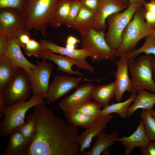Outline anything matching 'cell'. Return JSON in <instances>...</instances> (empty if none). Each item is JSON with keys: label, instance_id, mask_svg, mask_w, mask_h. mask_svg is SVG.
<instances>
[{"label": "cell", "instance_id": "46", "mask_svg": "<svg viewBox=\"0 0 155 155\" xmlns=\"http://www.w3.org/2000/svg\"><path fill=\"white\" fill-rule=\"evenodd\" d=\"M152 115L155 118V111L152 109L150 111Z\"/></svg>", "mask_w": 155, "mask_h": 155}, {"label": "cell", "instance_id": "36", "mask_svg": "<svg viewBox=\"0 0 155 155\" xmlns=\"http://www.w3.org/2000/svg\"><path fill=\"white\" fill-rule=\"evenodd\" d=\"M81 6L96 14L99 9L100 0H78Z\"/></svg>", "mask_w": 155, "mask_h": 155}, {"label": "cell", "instance_id": "17", "mask_svg": "<svg viewBox=\"0 0 155 155\" xmlns=\"http://www.w3.org/2000/svg\"><path fill=\"white\" fill-rule=\"evenodd\" d=\"M20 48L16 37L9 38L7 50L4 55L8 57L16 67L24 70L30 78L32 76L33 71L36 68V65L33 64L25 57Z\"/></svg>", "mask_w": 155, "mask_h": 155}, {"label": "cell", "instance_id": "32", "mask_svg": "<svg viewBox=\"0 0 155 155\" xmlns=\"http://www.w3.org/2000/svg\"><path fill=\"white\" fill-rule=\"evenodd\" d=\"M145 133L151 141H155V118L150 111L142 109L140 114Z\"/></svg>", "mask_w": 155, "mask_h": 155}, {"label": "cell", "instance_id": "43", "mask_svg": "<svg viewBox=\"0 0 155 155\" xmlns=\"http://www.w3.org/2000/svg\"><path fill=\"white\" fill-rule=\"evenodd\" d=\"M129 5L135 3H139L144 6L146 2L145 0H127Z\"/></svg>", "mask_w": 155, "mask_h": 155}, {"label": "cell", "instance_id": "23", "mask_svg": "<svg viewBox=\"0 0 155 155\" xmlns=\"http://www.w3.org/2000/svg\"><path fill=\"white\" fill-rule=\"evenodd\" d=\"M133 104L128 108L127 116L133 114L140 108L149 111L153 109L155 104V93L146 91L144 89L139 90Z\"/></svg>", "mask_w": 155, "mask_h": 155}, {"label": "cell", "instance_id": "49", "mask_svg": "<svg viewBox=\"0 0 155 155\" xmlns=\"http://www.w3.org/2000/svg\"><path fill=\"white\" fill-rule=\"evenodd\" d=\"M152 0L154 1L155 2V0Z\"/></svg>", "mask_w": 155, "mask_h": 155}, {"label": "cell", "instance_id": "22", "mask_svg": "<svg viewBox=\"0 0 155 155\" xmlns=\"http://www.w3.org/2000/svg\"><path fill=\"white\" fill-rule=\"evenodd\" d=\"M116 82L95 86L91 94V98L98 102L101 107L109 105L111 100L115 97Z\"/></svg>", "mask_w": 155, "mask_h": 155}, {"label": "cell", "instance_id": "35", "mask_svg": "<svg viewBox=\"0 0 155 155\" xmlns=\"http://www.w3.org/2000/svg\"><path fill=\"white\" fill-rule=\"evenodd\" d=\"M22 47L25 53L29 57L34 56L37 57L38 53L43 49L40 42L33 39H31L29 41Z\"/></svg>", "mask_w": 155, "mask_h": 155}, {"label": "cell", "instance_id": "28", "mask_svg": "<svg viewBox=\"0 0 155 155\" xmlns=\"http://www.w3.org/2000/svg\"><path fill=\"white\" fill-rule=\"evenodd\" d=\"M64 113L68 121L77 126L86 129L97 120L93 117L78 112L69 111Z\"/></svg>", "mask_w": 155, "mask_h": 155}, {"label": "cell", "instance_id": "15", "mask_svg": "<svg viewBox=\"0 0 155 155\" xmlns=\"http://www.w3.org/2000/svg\"><path fill=\"white\" fill-rule=\"evenodd\" d=\"M117 70L115 75L116 78L115 99L120 101L124 92H130L131 87V80L129 78L128 72V59L124 57H121L116 61Z\"/></svg>", "mask_w": 155, "mask_h": 155}, {"label": "cell", "instance_id": "5", "mask_svg": "<svg viewBox=\"0 0 155 155\" xmlns=\"http://www.w3.org/2000/svg\"><path fill=\"white\" fill-rule=\"evenodd\" d=\"M31 90L30 75L19 68L15 77L0 91V109L26 101L30 97Z\"/></svg>", "mask_w": 155, "mask_h": 155}, {"label": "cell", "instance_id": "14", "mask_svg": "<svg viewBox=\"0 0 155 155\" xmlns=\"http://www.w3.org/2000/svg\"><path fill=\"white\" fill-rule=\"evenodd\" d=\"M94 86L92 84L86 83L77 87L73 93L66 96L59 102V107L65 113L90 100Z\"/></svg>", "mask_w": 155, "mask_h": 155}, {"label": "cell", "instance_id": "42", "mask_svg": "<svg viewBox=\"0 0 155 155\" xmlns=\"http://www.w3.org/2000/svg\"><path fill=\"white\" fill-rule=\"evenodd\" d=\"M144 6L146 10L155 14V2L151 0L148 2H146Z\"/></svg>", "mask_w": 155, "mask_h": 155}, {"label": "cell", "instance_id": "48", "mask_svg": "<svg viewBox=\"0 0 155 155\" xmlns=\"http://www.w3.org/2000/svg\"><path fill=\"white\" fill-rule=\"evenodd\" d=\"M70 0L71 1H73V0Z\"/></svg>", "mask_w": 155, "mask_h": 155}, {"label": "cell", "instance_id": "9", "mask_svg": "<svg viewBox=\"0 0 155 155\" xmlns=\"http://www.w3.org/2000/svg\"><path fill=\"white\" fill-rule=\"evenodd\" d=\"M37 57L53 62L58 66L57 69L63 72L80 75L84 79V81H94L85 78L78 70H74L72 69V67L75 65L79 69H84L92 72L94 70V67L86 60L80 61L66 56L57 55L44 47L38 53Z\"/></svg>", "mask_w": 155, "mask_h": 155}, {"label": "cell", "instance_id": "37", "mask_svg": "<svg viewBox=\"0 0 155 155\" xmlns=\"http://www.w3.org/2000/svg\"><path fill=\"white\" fill-rule=\"evenodd\" d=\"M29 31L25 28L16 37L17 41L21 47L26 44L31 39Z\"/></svg>", "mask_w": 155, "mask_h": 155}, {"label": "cell", "instance_id": "41", "mask_svg": "<svg viewBox=\"0 0 155 155\" xmlns=\"http://www.w3.org/2000/svg\"><path fill=\"white\" fill-rule=\"evenodd\" d=\"M80 40L73 36L70 35L67 38L66 41V44L70 45L76 46L80 42Z\"/></svg>", "mask_w": 155, "mask_h": 155}, {"label": "cell", "instance_id": "16", "mask_svg": "<svg viewBox=\"0 0 155 155\" xmlns=\"http://www.w3.org/2000/svg\"><path fill=\"white\" fill-rule=\"evenodd\" d=\"M114 117L111 114L100 117L79 135L78 140L80 155H82L86 148H89L93 138L97 136L101 130L106 129L107 123Z\"/></svg>", "mask_w": 155, "mask_h": 155}, {"label": "cell", "instance_id": "40", "mask_svg": "<svg viewBox=\"0 0 155 155\" xmlns=\"http://www.w3.org/2000/svg\"><path fill=\"white\" fill-rule=\"evenodd\" d=\"M144 18L146 24L148 27L155 28V14L145 9Z\"/></svg>", "mask_w": 155, "mask_h": 155}, {"label": "cell", "instance_id": "20", "mask_svg": "<svg viewBox=\"0 0 155 155\" xmlns=\"http://www.w3.org/2000/svg\"><path fill=\"white\" fill-rule=\"evenodd\" d=\"M97 138L91 149L87 151H84L83 155H108L109 148L117 141L119 138V133L113 132L111 134H106L102 129L97 136Z\"/></svg>", "mask_w": 155, "mask_h": 155}, {"label": "cell", "instance_id": "18", "mask_svg": "<svg viewBox=\"0 0 155 155\" xmlns=\"http://www.w3.org/2000/svg\"><path fill=\"white\" fill-rule=\"evenodd\" d=\"M117 141L120 142L124 147L125 155H130L135 148L143 147L150 141L145 133L142 119L132 134L128 136H123L119 137Z\"/></svg>", "mask_w": 155, "mask_h": 155}, {"label": "cell", "instance_id": "21", "mask_svg": "<svg viewBox=\"0 0 155 155\" xmlns=\"http://www.w3.org/2000/svg\"><path fill=\"white\" fill-rule=\"evenodd\" d=\"M40 42L43 47L50 52L69 57L80 61H84L90 55L85 49H71L58 45L53 42L45 39H40Z\"/></svg>", "mask_w": 155, "mask_h": 155}, {"label": "cell", "instance_id": "34", "mask_svg": "<svg viewBox=\"0 0 155 155\" xmlns=\"http://www.w3.org/2000/svg\"><path fill=\"white\" fill-rule=\"evenodd\" d=\"M81 7L78 0L71 1L68 15L65 25L68 28H71L77 18Z\"/></svg>", "mask_w": 155, "mask_h": 155}, {"label": "cell", "instance_id": "39", "mask_svg": "<svg viewBox=\"0 0 155 155\" xmlns=\"http://www.w3.org/2000/svg\"><path fill=\"white\" fill-rule=\"evenodd\" d=\"M9 38L6 36L0 34V56L4 55L8 46Z\"/></svg>", "mask_w": 155, "mask_h": 155}, {"label": "cell", "instance_id": "11", "mask_svg": "<svg viewBox=\"0 0 155 155\" xmlns=\"http://www.w3.org/2000/svg\"><path fill=\"white\" fill-rule=\"evenodd\" d=\"M43 59L36 61V67L31 77V91L32 95H41L46 98L49 86V81L53 65Z\"/></svg>", "mask_w": 155, "mask_h": 155}, {"label": "cell", "instance_id": "24", "mask_svg": "<svg viewBox=\"0 0 155 155\" xmlns=\"http://www.w3.org/2000/svg\"><path fill=\"white\" fill-rule=\"evenodd\" d=\"M19 68L5 56H0V91L15 77Z\"/></svg>", "mask_w": 155, "mask_h": 155}, {"label": "cell", "instance_id": "12", "mask_svg": "<svg viewBox=\"0 0 155 155\" xmlns=\"http://www.w3.org/2000/svg\"><path fill=\"white\" fill-rule=\"evenodd\" d=\"M82 81L81 77L56 75L49 86L46 98L47 104L57 101L73 89L77 87Z\"/></svg>", "mask_w": 155, "mask_h": 155}, {"label": "cell", "instance_id": "29", "mask_svg": "<svg viewBox=\"0 0 155 155\" xmlns=\"http://www.w3.org/2000/svg\"><path fill=\"white\" fill-rule=\"evenodd\" d=\"M141 53H145L146 55H152L155 58V38L152 34L145 37L144 43L141 47L123 55L120 57H124L127 58H135Z\"/></svg>", "mask_w": 155, "mask_h": 155}, {"label": "cell", "instance_id": "19", "mask_svg": "<svg viewBox=\"0 0 155 155\" xmlns=\"http://www.w3.org/2000/svg\"><path fill=\"white\" fill-rule=\"evenodd\" d=\"M9 139L3 151L2 155H24L32 140L24 137L16 129L9 134Z\"/></svg>", "mask_w": 155, "mask_h": 155}, {"label": "cell", "instance_id": "44", "mask_svg": "<svg viewBox=\"0 0 155 155\" xmlns=\"http://www.w3.org/2000/svg\"><path fill=\"white\" fill-rule=\"evenodd\" d=\"M152 66L153 77L155 80V59H154L152 61Z\"/></svg>", "mask_w": 155, "mask_h": 155}, {"label": "cell", "instance_id": "6", "mask_svg": "<svg viewBox=\"0 0 155 155\" xmlns=\"http://www.w3.org/2000/svg\"><path fill=\"white\" fill-rule=\"evenodd\" d=\"M44 97L41 95H32L28 101L0 110L4 115V120L0 124V135L3 138L9 135L13 130L23 124L26 113L36 105L45 104Z\"/></svg>", "mask_w": 155, "mask_h": 155}, {"label": "cell", "instance_id": "3", "mask_svg": "<svg viewBox=\"0 0 155 155\" xmlns=\"http://www.w3.org/2000/svg\"><path fill=\"white\" fill-rule=\"evenodd\" d=\"M145 11L143 6L135 12L123 32L121 44L116 51V57L133 51L140 40L152 34L154 29L149 27L146 24L144 18Z\"/></svg>", "mask_w": 155, "mask_h": 155}, {"label": "cell", "instance_id": "33", "mask_svg": "<svg viewBox=\"0 0 155 155\" xmlns=\"http://www.w3.org/2000/svg\"><path fill=\"white\" fill-rule=\"evenodd\" d=\"M29 0H0V9L11 8L16 9L21 14L23 13Z\"/></svg>", "mask_w": 155, "mask_h": 155}, {"label": "cell", "instance_id": "45", "mask_svg": "<svg viewBox=\"0 0 155 155\" xmlns=\"http://www.w3.org/2000/svg\"><path fill=\"white\" fill-rule=\"evenodd\" d=\"M126 6L127 8L129 5V4L127 0H122Z\"/></svg>", "mask_w": 155, "mask_h": 155}, {"label": "cell", "instance_id": "8", "mask_svg": "<svg viewBox=\"0 0 155 155\" xmlns=\"http://www.w3.org/2000/svg\"><path fill=\"white\" fill-rule=\"evenodd\" d=\"M104 30L93 28L80 33L82 48L89 53L93 62L113 60L116 57V51L112 49L105 39Z\"/></svg>", "mask_w": 155, "mask_h": 155}, {"label": "cell", "instance_id": "31", "mask_svg": "<svg viewBox=\"0 0 155 155\" xmlns=\"http://www.w3.org/2000/svg\"><path fill=\"white\" fill-rule=\"evenodd\" d=\"M101 107L100 105L97 102L89 100L68 111L80 112L98 119L100 117Z\"/></svg>", "mask_w": 155, "mask_h": 155}, {"label": "cell", "instance_id": "2", "mask_svg": "<svg viewBox=\"0 0 155 155\" xmlns=\"http://www.w3.org/2000/svg\"><path fill=\"white\" fill-rule=\"evenodd\" d=\"M59 0H29L22 14L25 28L39 32L44 37Z\"/></svg>", "mask_w": 155, "mask_h": 155}, {"label": "cell", "instance_id": "10", "mask_svg": "<svg viewBox=\"0 0 155 155\" xmlns=\"http://www.w3.org/2000/svg\"><path fill=\"white\" fill-rule=\"evenodd\" d=\"M25 21L22 14L16 9H0V34L9 38L16 37L25 28Z\"/></svg>", "mask_w": 155, "mask_h": 155}, {"label": "cell", "instance_id": "26", "mask_svg": "<svg viewBox=\"0 0 155 155\" xmlns=\"http://www.w3.org/2000/svg\"><path fill=\"white\" fill-rule=\"evenodd\" d=\"M71 1L59 0L55 9L50 25L55 28H58L65 24L70 9Z\"/></svg>", "mask_w": 155, "mask_h": 155}, {"label": "cell", "instance_id": "25", "mask_svg": "<svg viewBox=\"0 0 155 155\" xmlns=\"http://www.w3.org/2000/svg\"><path fill=\"white\" fill-rule=\"evenodd\" d=\"M95 17V14L81 6L71 28L80 33L85 31L92 28Z\"/></svg>", "mask_w": 155, "mask_h": 155}, {"label": "cell", "instance_id": "27", "mask_svg": "<svg viewBox=\"0 0 155 155\" xmlns=\"http://www.w3.org/2000/svg\"><path fill=\"white\" fill-rule=\"evenodd\" d=\"M137 94H131L130 97L123 102L108 105L101 110L100 117L112 113L118 114L121 118L125 119L127 116V111L130 104L134 102Z\"/></svg>", "mask_w": 155, "mask_h": 155}, {"label": "cell", "instance_id": "13", "mask_svg": "<svg viewBox=\"0 0 155 155\" xmlns=\"http://www.w3.org/2000/svg\"><path fill=\"white\" fill-rule=\"evenodd\" d=\"M127 8L122 0H100L98 10L95 14L92 28L98 30H104L107 28V18L116 12H121Z\"/></svg>", "mask_w": 155, "mask_h": 155}, {"label": "cell", "instance_id": "4", "mask_svg": "<svg viewBox=\"0 0 155 155\" xmlns=\"http://www.w3.org/2000/svg\"><path fill=\"white\" fill-rule=\"evenodd\" d=\"M152 55H146L136 59H128V68L131 77V94H137L141 89H147L155 93V82L153 78Z\"/></svg>", "mask_w": 155, "mask_h": 155}, {"label": "cell", "instance_id": "47", "mask_svg": "<svg viewBox=\"0 0 155 155\" xmlns=\"http://www.w3.org/2000/svg\"><path fill=\"white\" fill-rule=\"evenodd\" d=\"M152 34L154 36L155 38V28L154 29L153 32L152 33Z\"/></svg>", "mask_w": 155, "mask_h": 155}, {"label": "cell", "instance_id": "38", "mask_svg": "<svg viewBox=\"0 0 155 155\" xmlns=\"http://www.w3.org/2000/svg\"><path fill=\"white\" fill-rule=\"evenodd\" d=\"M142 155H155V141H152L144 147L140 148Z\"/></svg>", "mask_w": 155, "mask_h": 155}, {"label": "cell", "instance_id": "1", "mask_svg": "<svg viewBox=\"0 0 155 155\" xmlns=\"http://www.w3.org/2000/svg\"><path fill=\"white\" fill-rule=\"evenodd\" d=\"M37 129L24 155H79L77 126L57 116L45 105L34 107Z\"/></svg>", "mask_w": 155, "mask_h": 155}, {"label": "cell", "instance_id": "30", "mask_svg": "<svg viewBox=\"0 0 155 155\" xmlns=\"http://www.w3.org/2000/svg\"><path fill=\"white\" fill-rule=\"evenodd\" d=\"M37 129V123L35 113L28 115L26 120L16 129L24 137L32 140L35 134Z\"/></svg>", "mask_w": 155, "mask_h": 155}, {"label": "cell", "instance_id": "7", "mask_svg": "<svg viewBox=\"0 0 155 155\" xmlns=\"http://www.w3.org/2000/svg\"><path fill=\"white\" fill-rule=\"evenodd\" d=\"M143 6L139 3L130 4L123 11L115 13L107 18L108 29L105 33V39L113 50L116 51L119 47L125 29L136 10Z\"/></svg>", "mask_w": 155, "mask_h": 155}]
</instances>
